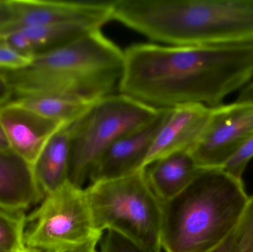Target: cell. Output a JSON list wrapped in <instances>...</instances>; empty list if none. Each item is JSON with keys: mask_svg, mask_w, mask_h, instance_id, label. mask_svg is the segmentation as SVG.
Instances as JSON below:
<instances>
[{"mask_svg": "<svg viewBox=\"0 0 253 252\" xmlns=\"http://www.w3.org/2000/svg\"><path fill=\"white\" fill-rule=\"evenodd\" d=\"M113 20L165 45L253 43V0H116Z\"/></svg>", "mask_w": 253, "mask_h": 252, "instance_id": "7a4b0ae2", "label": "cell"}, {"mask_svg": "<svg viewBox=\"0 0 253 252\" xmlns=\"http://www.w3.org/2000/svg\"><path fill=\"white\" fill-rule=\"evenodd\" d=\"M101 239L93 240V241H90L85 244L76 246V247L47 252H100V251H98L97 246L100 243Z\"/></svg>", "mask_w": 253, "mask_h": 252, "instance_id": "d4e9b609", "label": "cell"}, {"mask_svg": "<svg viewBox=\"0 0 253 252\" xmlns=\"http://www.w3.org/2000/svg\"><path fill=\"white\" fill-rule=\"evenodd\" d=\"M124 62V50L96 30L35 55L23 69L4 72L13 100L55 95L93 103L119 90Z\"/></svg>", "mask_w": 253, "mask_h": 252, "instance_id": "3957f363", "label": "cell"}, {"mask_svg": "<svg viewBox=\"0 0 253 252\" xmlns=\"http://www.w3.org/2000/svg\"><path fill=\"white\" fill-rule=\"evenodd\" d=\"M232 252H253V195L237 226L236 242Z\"/></svg>", "mask_w": 253, "mask_h": 252, "instance_id": "d6986e66", "label": "cell"}, {"mask_svg": "<svg viewBox=\"0 0 253 252\" xmlns=\"http://www.w3.org/2000/svg\"><path fill=\"white\" fill-rule=\"evenodd\" d=\"M73 123L63 124L52 135L32 165L34 177L44 196L68 182Z\"/></svg>", "mask_w": 253, "mask_h": 252, "instance_id": "5bb4252c", "label": "cell"}, {"mask_svg": "<svg viewBox=\"0 0 253 252\" xmlns=\"http://www.w3.org/2000/svg\"><path fill=\"white\" fill-rule=\"evenodd\" d=\"M12 2L13 20L2 36L59 23H81L101 29L113 20V1L12 0Z\"/></svg>", "mask_w": 253, "mask_h": 252, "instance_id": "9c48e42d", "label": "cell"}, {"mask_svg": "<svg viewBox=\"0 0 253 252\" xmlns=\"http://www.w3.org/2000/svg\"><path fill=\"white\" fill-rule=\"evenodd\" d=\"M121 94L156 109L223 105L253 78V43L173 46L142 43L124 50Z\"/></svg>", "mask_w": 253, "mask_h": 252, "instance_id": "6da1fadb", "label": "cell"}, {"mask_svg": "<svg viewBox=\"0 0 253 252\" xmlns=\"http://www.w3.org/2000/svg\"><path fill=\"white\" fill-rule=\"evenodd\" d=\"M12 102L62 124L77 121L94 103L55 95L21 98Z\"/></svg>", "mask_w": 253, "mask_h": 252, "instance_id": "2e32d148", "label": "cell"}, {"mask_svg": "<svg viewBox=\"0 0 253 252\" xmlns=\"http://www.w3.org/2000/svg\"><path fill=\"white\" fill-rule=\"evenodd\" d=\"M13 13L12 0H0V37L11 23Z\"/></svg>", "mask_w": 253, "mask_h": 252, "instance_id": "603a6c76", "label": "cell"}, {"mask_svg": "<svg viewBox=\"0 0 253 252\" xmlns=\"http://www.w3.org/2000/svg\"><path fill=\"white\" fill-rule=\"evenodd\" d=\"M212 108L189 104L170 108L153 139L144 168L171 154L190 152L203 135Z\"/></svg>", "mask_w": 253, "mask_h": 252, "instance_id": "8fae6325", "label": "cell"}, {"mask_svg": "<svg viewBox=\"0 0 253 252\" xmlns=\"http://www.w3.org/2000/svg\"><path fill=\"white\" fill-rule=\"evenodd\" d=\"M95 227L114 231L146 250L162 248V202L150 188L145 170L85 189Z\"/></svg>", "mask_w": 253, "mask_h": 252, "instance_id": "5b68a950", "label": "cell"}, {"mask_svg": "<svg viewBox=\"0 0 253 252\" xmlns=\"http://www.w3.org/2000/svg\"><path fill=\"white\" fill-rule=\"evenodd\" d=\"M253 158V135L224 164L221 170L237 180H242L244 173Z\"/></svg>", "mask_w": 253, "mask_h": 252, "instance_id": "ffe728a7", "label": "cell"}, {"mask_svg": "<svg viewBox=\"0 0 253 252\" xmlns=\"http://www.w3.org/2000/svg\"><path fill=\"white\" fill-rule=\"evenodd\" d=\"M32 58L19 53L8 44L0 41V71H15L23 69L30 65Z\"/></svg>", "mask_w": 253, "mask_h": 252, "instance_id": "7402d4cb", "label": "cell"}, {"mask_svg": "<svg viewBox=\"0 0 253 252\" xmlns=\"http://www.w3.org/2000/svg\"><path fill=\"white\" fill-rule=\"evenodd\" d=\"M162 250H146L114 231L104 232L100 241V252H162Z\"/></svg>", "mask_w": 253, "mask_h": 252, "instance_id": "44dd1931", "label": "cell"}, {"mask_svg": "<svg viewBox=\"0 0 253 252\" xmlns=\"http://www.w3.org/2000/svg\"><path fill=\"white\" fill-rule=\"evenodd\" d=\"M32 166L13 151H0V208L25 212L44 199Z\"/></svg>", "mask_w": 253, "mask_h": 252, "instance_id": "4fadbf2b", "label": "cell"}, {"mask_svg": "<svg viewBox=\"0 0 253 252\" xmlns=\"http://www.w3.org/2000/svg\"><path fill=\"white\" fill-rule=\"evenodd\" d=\"M238 99L239 100H253V82L250 83L242 90Z\"/></svg>", "mask_w": 253, "mask_h": 252, "instance_id": "83f0119b", "label": "cell"}, {"mask_svg": "<svg viewBox=\"0 0 253 252\" xmlns=\"http://www.w3.org/2000/svg\"><path fill=\"white\" fill-rule=\"evenodd\" d=\"M169 109H161L150 122L120 138L96 161L89 176L90 183L129 176L144 170L155 136Z\"/></svg>", "mask_w": 253, "mask_h": 252, "instance_id": "30bf717a", "label": "cell"}, {"mask_svg": "<svg viewBox=\"0 0 253 252\" xmlns=\"http://www.w3.org/2000/svg\"><path fill=\"white\" fill-rule=\"evenodd\" d=\"M253 135V100L212 108L208 126L190 151L202 170L221 169Z\"/></svg>", "mask_w": 253, "mask_h": 252, "instance_id": "ba28073f", "label": "cell"}, {"mask_svg": "<svg viewBox=\"0 0 253 252\" xmlns=\"http://www.w3.org/2000/svg\"><path fill=\"white\" fill-rule=\"evenodd\" d=\"M236 233H237V227L235 230L221 243L218 247L211 250L208 252H232L234 247L235 242L236 239Z\"/></svg>", "mask_w": 253, "mask_h": 252, "instance_id": "484cf974", "label": "cell"}, {"mask_svg": "<svg viewBox=\"0 0 253 252\" xmlns=\"http://www.w3.org/2000/svg\"><path fill=\"white\" fill-rule=\"evenodd\" d=\"M17 252H40L37 251V250H32V249L28 248V247H25L22 248V250H19Z\"/></svg>", "mask_w": 253, "mask_h": 252, "instance_id": "f1b7e54d", "label": "cell"}, {"mask_svg": "<svg viewBox=\"0 0 253 252\" xmlns=\"http://www.w3.org/2000/svg\"><path fill=\"white\" fill-rule=\"evenodd\" d=\"M0 252H7L1 251V250H0Z\"/></svg>", "mask_w": 253, "mask_h": 252, "instance_id": "f546056e", "label": "cell"}, {"mask_svg": "<svg viewBox=\"0 0 253 252\" xmlns=\"http://www.w3.org/2000/svg\"><path fill=\"white\" fill-rule=\"evenodd\" d=\"M10 150H11V149H10L7 136H6L5 132L3 128L2 124L0 121V151Z\"/></svg>", "mask_w": 253, "mask_h": 252, "instance_id": "4316f807", "label": "cell"}, {"mask_svg": "<svg viewBox=\"0 0 253 252\" xmlns=\"http://www.w3.org/2000/svg\"><path fill=\"white\" fill-rule=\"evenodd\" d=\"M144 170L150 188L161 202L181 193L202 171L188 152L164 157Z\"/></svg>", "mask_w": 253, "mask_h": 252, "instance_id": "9a60e30c", "label": "cell"}, {"mask_svg": "<svg viewBox=\"0 0 253 252\" xmlns=\"http://www.w3.org/2000/svg\"><path fill=\"white\" fill-rule=\"evenodd\" d=\"M26 216L25 212L0 208V250L17 252L25 247L24 242Z\"/></svg>", "mask_w": 253, "mask_h": 252, "instance_id": "ac0fdd59", "label": "cell"}, {"mask_svg": "<svg viewBox=\"0 0 253 252\" xmlns=\"http://www.w3.org/2000/svg\"><path fill=\"white\" fill-rule=\"evenodd\" d=\"M95 227L85 189L68 182L44 196L26 216L24 242L28 248L47 252L101 239Z\"/></svg>", "mask_w": 253, "mask_h": 252, "instance_id": "52a82bcc", "label": "cell"}, {"mask_svg": "<svg viewBox=\"0 0 253 252\" xmlns=\"http://www.w3.org/2000/svg\"><path fill=\"white\" fill-rule=\"evenodd\" d=\"M0 121L11 150L31 166L52 135L63 125L13 102L0 108Z\"/></svg>", "mask_w": 253, "mask_h": 252, "instance_id": "7c38bea8", "label": "cell"}, {"mask_svg": "<svg viewBox=\"0 0 253 252\" xmlns=\"http://www.w3.org/2000/svg\"><path fill=\"white\" fill-rule=\"evenodd\" d=\"M97 28L81 23H59L20 30L28 38L33 56L64 45Z\"/></svg>", "mask_w": 253, "mask_h": 252, "instance_id": "e0dca14e", "label": "cell"}, {"mask_svg": "<svg viewBox=\"0 0 253 252\" xmlns=\"http://www.w3.org/2000/svg\"><path fill=\"white\" fill-rule=\"evenodd\" d=\"M14 90L4 71H0V108L14 99Z\"/></svg>", "mask_w": 253, "mask_h": 252, "instance_id": "cb8c5ba5", "label": "cell"}, {"mask_svg": "<svg viewBox=\"0 0 253 252\" xmlns=\"http://www.w3.org/2000/svg\"><path fill=\"white\" fill-rule=\"evenodd\" d=\"M160 110L121 93L94 102L71 124L68 182L83 188L105 151L126 133L154 119Z\"/></svg>", "mask_w": 253, "mask_h": 252, "instance_id": "8992f818", "label": "cell"}, {"mask_svg": "<svg viewBox=\"0 0 253 252\" xmlns=\"http://www.w3.org/2000/svg\"><path fill=\"white\" fill-rule=\"evenodd\" d=\"M250 201L243 180L221 169L202 170L176 196L162 202L165 252H208L240 223Z\"/></svg>", "mask_w": 253, "mask_h": 252, "instance_id": "277c9868", "label": "cell"}]
</instances>
